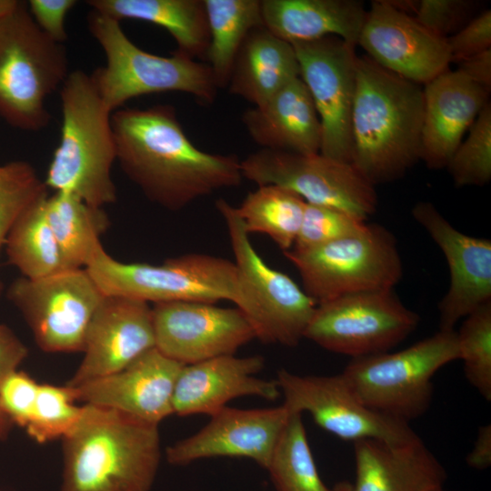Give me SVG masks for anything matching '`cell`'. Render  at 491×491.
Masks as SVG:
<instances>
[{
    "instance_id": "cell-1",
    "label": "cell",
    "mask_w": 491,
    "mask_h": 491,
    "mask_svg": "<svg viewBox=\"0 0 491 491\" xmlns=\"http://www.w3.org/2000/svg\"><path fill=\"white\" fill-rule=\"evenodd\" d=\"M116 162L153 203L180 210L215 191L239 186L241 161L206 153L187 137L171 105L112 113Z\"/></svg>"
},
{
    "instance_id": "cell-2",
    "label": "cell",
    "mask_w": 491,
    "mask_h": 491,
    "mask_svg": "<svg viewBox=\"0 0 491 491\" xmlns=\"http://www.w3.org/2000/svg\"><path fill=\"white\" fill-rule=\"evenodd\" d=\"M424 91L357 56L352 110V160L374 185L401 178L421 158Z\"/></svg>"
},
{
    "instance_id": "cell-3",
    "label": "cell",
    "mask_w": 491,
    "mask_h": 491,
    "mask_svg": "<svg viewBox=\"0 0 491 491\" xmlns=\"http://www.w3.org/2000/svg\"><path fill=\"white\" fill-rule=\"evenodd\" d=\"M60 491H149L161 458L158 425L85 404L63 438Z\"/></svg>"
},
{
    "instance_id": "cell-4",
    "label": "cell",
    "mask_w": 491,
    "mask_h": 491,
    "mask_svg": "<svg viewBox=\"0 0 491 491\" xmlns=\"http://www.w3.org/2000/svg\"><path fill=\"white\" fill-rule=\"evenodd\" d=\"M60 140L45 184L55 192L73 194L104 207L116 200L112 167L116 148L112 112L104 104L91 75L75 70L60 87Z\"/></svg>"
},
{
    "instance_id": "cell-5",
    "label": "cell",
    "mask_w": 491,
    "mask_h": 491,
    "mask_svg": "<svg viewBox=\"0 0 491 491\" xmlns=\"http://www.w3.org/2000/svg\"><path fill=\"white\" fill-rule=\"evenodd\" d=\"M87 21L106 61L91 76L112 113L133 98L155 93H186L202 105L215 100L218 87L206 63L177 51L171 56L145 52L127 37L120 22L95 11L89 13Z\"/></svg>"
},
{
    "instance_id": "cell-6",
    "label": "cell",
    "mask_w": 491,
    "mask_h": 491,
    "mask_svg": "<svg viewBox=\"0 0 491 491\" xmlns=\"http://www.w3.org/2000/svg\"><path fill=\"white\" fill-rule=\"evenodd\" d=\"M85 269L105 296L148 304L228 300L242 312L247 307L235 263L211 255L190 253L150 265L118 261L101 247Z\"/></svg>"
},
{
    "instance_id": "cell-7",
    "label": "cell",
    "mask_w": 491,
    "mask_h": 491,
    "mask_svg": "<svg viewBox=\"0 0 491 491\" xmlns=\"http://www.w3.org/2000/svg\"><path fill=\"white\" fill-rule=\"evenodd\" d=\"M69 73L65 45L37 26L26 3L19 1L0 18V116L10 125L46 127L51 116L45 100Z\"/></svg>"
},
{
    "instance_id": "cell-8",
    "label": "cell",
    "mask_w": 491,
    "mask_h": 491,
    "mask_svg": "<svg viewBox=\"0 0 491 491\" xmlns=\"http://www.w3.org/2000/svg\"><path fill=\"white\" fill-rule=\"evenodd\" d=\"M457 359L456 331L439 329L396 352L351 358L341 374L368 407L409 423L429 409L435 374Z\"/></svg>"
},
{
    "instance_id": "cell-9",
    "label": "cell",
    "mask_w": 491,
    "mask_h": 491,
    "mask_svg": "<svg viewBox=\"0 0 491 491\" xmlns=\"http://www.w3.org/2000/svg\"><path fill=\"white\" fill-rule=\"evenodd\" d=\"M284 254L316 304L355 293L393 289L403 276L396 239L379 224L366 223L335 241Z\"/></svg>"
},
{
    "instance_id": "cell-10",
    "label": "cell",
    "mask_w": 491,
    "mask_h": 491,
    "mask_svg": "<svg viewBox=\"0 0 491 491\" xmlns=\"http://www.w3.org/2000/svg\"><path fill=\"white\" fill-rule=\"evenodd\" d=\"M215 206L226 225L241 283L247 296V317L266 344L296 346L304 338L316 302L290 276L269 266L249 239L236 207L225 199Z\"/></svg>"
},
{
    "instance_id": "cell-11",
    "label": "cell",
    "mask_w": 491,
    "mask_h": 491,
    "mask_svg": "<svg viewBox=\"0 0 491 491\" xmlns=\"http://www.w3.org/2000/svg\"><path fill=\"white\" fill-rule=\"evenodd\" d=\"M419 321L393 289L360 292L317 304L304 338L355 358L388 352L413 333Z\"/></svg>"
},
{
    "instance_id": "cell-12",
    "label": "cell",
    "mask_w": 491,
    "mask_h": 491,
    "mask_svg": "<svg viewBox=\"0 0 491 491\" xmlns=\"http://www.w3.org/2000/svg\"><path fill=\"white\" fill-rule=\"evenodd\" d=\"M105 295L85 268L15 279L7 297L20 310L38 346L49 353L82 352L87 326Z\"/></svg>"
},
{
    "instance_id": "cell-13",
    "label": "cell",
    "mask_w": 491,
    "mask_h": 491,
    "mask_svg": "<svg viewBox=\"0 0 491 491\" xmlns=\"http://www.w3.org/2000/svg\"><path fill=\"white\" fill-rule=\"evenodd\" d=\"M243 178L275 185L306 203L336 207L366 221L377 207L375 185L349 162L317 154L260 149L241 161Z\"/></svg>"
},
{
    "instance_id": "cell-14",
    "label": "cell",
    "mask_w": 491,
    "mask_h": 491,
    "mask_svg": "<svg viewBox=\"0 0 491 491\" xmlns=\"http://www.w3.org/2000/svg\"><path fill=\"white\" fill-rule=\"evenodd\" d=\"M276 381L291 413H308L317 426L343 440L405 444L420 438L409 423L365 405L342 374L301 376L281 369Z\"/></svg>"
},
{
    "instance_id": "cell-15",
    "label": "cell",
    "mask_w": 491,
    "mask_h": 491,
    "mask_svg": "<svg viewBox=\"0 0 491 491\" xmlns=\"http://www.w3.org/2000/svg\"><path fill=\"white\" fill-rule=\"evenodd\" d=\"M292 45L320 120V154L351 163L356 46L335 35Z\"/></svg>"
},
{
    "instance_id": "cell-16",
    "label": "cell",
    "mask_w": 491,
    "mask_h": 491,
    "mask_svg": "<svg viewBox=\"0 0 491 491\" xmlns=\"http://www.w3.org/2000/svg\"><path fill=\"white\" fill-rule=\"evenodd\" d=\"M155 348L165 356L191 365L235 355L256 338L246 315L237 307L201 301H173L152 306Z\"/></svg>"
},
{
    "instance_id": "cell-17",
    "label": "cell",
    "mask_w": 491,
    "mask_h": 491,
    "mask_svg": "<svg viewBox=\"0 0 491 491\" xmlns=\"http://www.w3.org/2000/svg\"><path fill=\"white\" fill-rule=\"evenodd\" d=\"M357 45L381 67L419 85L449 70L452 63L446 40L390 1L372 2Z\"/></svg>"
},
{
    "instance_id": "cell-18",
    "label": "cell",
    "mask_w": 491,
    "mask_h": 491,
    "mask_svg": "<svg viewBox=\"0 0 491 491\" xmlns=\"http://www.w3.org/2000/svg\"><path fill=\"white\" fill-rule=\"evenodd\" d=\"M412 216L446 259L450 279L438 304L439 329L454 330L459 320L491 301V240L460 232L428 201L416 203Z\"/></svg>"
},
{
    "instance_id": "cell-19",
    "label": "cell",
    "mask_w": 491,
    "mask_h": 491,
    "mask_svg": "<svg viewBox=\"0 0 491 491\" xmlns=\"http://www.w3.org/2000/svg\"><path fill=\"white\" fill-rule=\"evenodd\" d=\"M282 405L272 408L225 406L198 432L167 447V461L185 466L211 457H243L266 469L291 416Z\"/></svg>"
},
{
    "instance_id": "cell-20",
    "label": "cell",
    "mask_w": 491,
    "mask_h": 491,
    "mask_svg": "<svg viewBox=\"0 0 491 491\" xmlns=\"http://www.w3.org/2000/svg\"><path fill=\"white\" fill-rule=\"evenodd\" d=\"M154 347L149 304L125 296H105L87 326L84 357L67 385L75 387L120 371Z\"/></svg>"
},
{
    "instance_id": "cell-21",
    "label": "cell",
    "mask_w": 491,
    "mask_h": 491,
    "mask_svg": "<svg viewBox=\"0 0 491 491\" xmlns=\"http://www.w3.org/2000/svg\"><path fill=\"white\" fill-rule=\"evenodd\" d=\"M184 366L154 347L120 371L72 387L85 404L159 425L174 414V389Z\"/></svg>"
},
{
    "instance_id": "cell-22",
    "label": "cell",
    "mask_w": 491,
    "mask_h": 491,
    "mask_svg": "<svg viewBox=\"0 0 491 491\" xmlns=\"http://www.w3.org/2000/svg\"><path fill=\"white\" fill-rule=\"evenodd\" d=\"M264 366L259 355L221 356L184 366L174 389V414L212 416L229 401L246 396L276 400L281 394L276 381L256 376Z\"/></svg>"
},
{
    "instance_id": "cell-23",
    "label": "cell",
    "mask_w": 491,
    "mask_h": 491,
    "mask_svg": "<svg viewBox=\"0 0 491 491\" xmlns=\"http://www.w3.org/2000/svg\"><path fill=\"white\" fill-rule=\"evenodd\" d=\"M424 91L421 158L431 169L446 167L483 107L487 90L460 70H447L427 84Z\"/></svg>"
},
{
    "instance_id": "cell-24",
    "label": "cell",
    "mask_w": 491,
    "mask_h": 491,
    "mask_svg": "<svg viewBox=\"0 0 491 491\" xmlns=\"http://www.w3.org/2000/svg\"><path fill=\"white\" fill-rule=\"evenodd\" d=\"M353 491H433L446 471L421 438L405 444L376 439L354 442Z\"/></svg>"
},
{
    "instance_id": "cell-25",
    "label": "cell",
    "mask_w": 491,
    "mask_h": 491,
    "mask_svg": "<svg viewBox=\"0 0 491 491\" xmlns=\"http://www.w3.org/2000/svg\"><path fill=\"white\" fill-rule=\"evenodd\" d=\"M242 122L261 149L302 155L320 153V120L300 76L262 105L246 110Z\"/></svg>"
},
{
    "instance_id": "cell-26",
    "label": "cell",
    "mask_w": 491,
    "mask_h": 491,
    "mask_svg": "<svg viewBox=\"0 0 491 491\" xmlns=\"http://www.w3.org/2000/svg\"><path fill=\"white\" fill-rule=\"evenodd\" d=\"M261 12L263 25L291 45L335 35L356 46L367 11L356 0H261Z\"/></svg>"
},
{
    "instance_id": "cell-27",
    "label": "cell",
    "mask_w": 491,
    "mask_h": 491,
    "mask_svg": "<svg viewBox=\"0 0 491 491\" xmlns=\"http://www.w3.org/2000/svg\"><path fill=\"white\" fill-rule=\"evenodd\" d=\"M299 76L293 45L261 25L245 38L235 58L227 87L232 95L256 106Z\"/></svg>"
},
{
    "instance_id": "cell-28",
    "label": "cell",
    "mask_w": 491,
    "mask_h": 491,
    "mask_svg": "<svg viewBox=\"0 0 491 491\" xmlns=\"http://www.w3.org/2000/svg\"><path fill=\"white\" fill-rule=\"evenodd\" d=\"M93 11L118 22L141 20L165 28L175 39V51L206 60L210 42L204 0H88Z\"/></svg>"
},
{
    "instance_id": "cell-29",
    "label": "cell",
    "mask_w": 491,
    "mask_h": 491,
    "mask_svg": "<svg viewBox=\"0 0 491 491\" xmlns=\"http://www.w3.org/2000/svg\"><path fill=\"white\" fill-rule=\"evenodd\" d=\"M45 210L65 268H85L103 247L100 236L109 225L104 209L73 194L55 192L47 195Z\"/></svg>"
},
{
    "instance_id": "cell-30",
    "label": "cell",
    "mask_w": 491,
    "mask_h": 491,
    "mask_svg": "<svg viewBox=\"0 0 491 491\" xmlns=\"http://www.w3.org/2000/svg\"><path fill=\"white\" fill-rule=\"evenodd\" d=\"M210 42L206 53L218 88L227 86L235 58L248 33L263 25L261 0H204Z\"/></svg>"
},
{
    "instance_id": "cell-31",
    "label": "cell",
    "mask_w": 491,
    "mask_h": 491,
    "mask_svg": "<svg viewBox=\"0 0 491 491\" xmlns=\"http://www.w3.org/2000/svg\"><path fill=\"white\" fill-rule=\"evenodd\" d=\"M47 195L38 198L19 215L5 244L9 263L29 279L45 277L65 269L46 215Z\"/></svg>"
},
{
    "instance_id": "cell-32",
    "label": "cell",
    "mask_w": 491,
    "mask_h": 491,
    "mask_svg": "<svg viewBox=\"0 0 491 491\" xmlns=\"http://www.w3.org/2000/svg\"><path fill=\"white\" fill-rule=\"evenodd\" d=\"M306 205L292 190L267 185L250 192L236 211L248 235L265 234L286 252L294 246Z\"/></svg>"
},
{
    "instance_id": "cell-33",
    "label": "cell",
    "mask_w": 491,
    "mask_h": 491,
    "mask_svg": "<svg viewBox=\"0 0 491 491\" xmlns=\"http://www.w3.org/2000/svg\"><path fill=\"white\" fill-rule=\"evenodd\" d=\"M266 469L277 491H332L318 474L300 413L291 414Z\"/></svg>"
},
{
    "instance_id": "cell-34",
    "label": "cell",
    "mask_w": 491,
    "mask_h": 491,
    "mask_svg": "<svg viewBox=\"0 0 491 491\" xmlns=\"http://www.w3.org/2000/svg\"><path fill=\"white\" fill-rule=\"evenodd\" d=\"M456 337L466 380L486 401H490L491 301L464 318Z\"/></svg>"
},
{
    "instance_id": "cell-35",
    "label": "cell",
    "mask_w": 491,
    "mask_h": 491,
    "mask_svg": "<svg viewBox=\"0 0 491 491\" xmlns=\"http://www.w3.org/2000/svg\"><path fill=\"white\" fill-rule=\"evenodd\" d=\"M75 388L39 384L34 411L26 426L28 435L38 443L65 436L82 416L84 406L75 405Z\"/></svg>"
},
{
    "instance_id": "cell-36",
    "label": "cell",
    "mask_w": 491,
    "mask_h": 491,
    "mask_svg": "<svg viewBox=\"0 0 491 491\" xmlns=\"http://www.w3.org/2000/svg\"><path fill=\"white\" fill-rule=\"evenodd\" d=\"M446 168L456 186L486 185L491 179V104L481 110Z\"/></svg>"
},
{
    "instance_id": "cell-37",
    "label": "cell",
    "mask_w": 491,
    "mask_h": 491,
    "mask_svg": "<svg viewBox=\"0 0 491 491\" xmlns=\"http://www.w3.org/2000/svg\"><path fill=\"white\" fill-rule=\"evenodd\" d=\"M47 194V187L32 165L12 161L0 165V250L19 215ZM0 281V295L2 292Z\"/></svg>"
},
{
    "instance_id": "cell-38",
    "label": "cell",
    "mask_w": 491,
    "mask_h": 491,
    "mask_svg": "<svg viewBox=\"0 0 491 491\" xmlns=\"http://www.w3.org/2000/svg\"><path fill=\"white\" fill-rule=\"evenodd\" d=\"M366 221L332 206L306 203L292 250L305 251L361 229Z\"/></svg>"
},
{
    "instance_id": "cell-39",
    "label": "cell",
    "mask_w": 491,
    "mask_h": 491,
    "mask_svg": "<svg viewBox=\"0 0 491 491\" xmlns=\"http://www.w3.org/2000/svg\"><path fill=\"white\" fill-rule=\"evenodd\" d=\"M475 2L468 0L413 1L412 15L433 35L446 39L470 20Z\"/></svg>"
},
{
    "instance_id": "cell-40",
    "label": "cell",
    "mask_w": 491,
    "mask_h": 491,
    "mask_svg": "<svg viewBox=\"0 0 491 491\" xmlns=\"http://www.w3.org/2000/svg\"><path fill=\"white\" fill-rule=\"evenodd\" d=\"M39 384L17 370L0 384V409L11 422L26 427L33 415Z\"/></svg>"
},
{
    "instance_id": "cell-41",
    "label": "cell",
    "mask_w": 491,
    "mask_h": 491,
    "mask_svg": "<svg viewBox=\"0 0 491 491\" xmlns=\"http://www.w3.org/2000/svg\"><path fill=\"white\" fill-rule=\"evenodd\" d=\"M452 62H460L491 49V11L472 18L456 33L446 39Z\"/></svg>"
},
{
    "instance_id": "cell-42",
    "label": "cell",
    "mask_w": 491,
    "mask_h": 491,
    "mask_svg": "<svg viewBox=\"0 0 491 491\" xmlns=\"http://www.w3.org/2000/svg\"><path fill=\"white\" fill-rule=\"evenodd\" d=\"M76 4L75 0H30L27 7L37 26L53 41L63 44L67 38L65 16Z\"/></svg>"
},
{
    "instance_id": "cell-43",
    "label": "cell",
    "mask_w": 491,
    "mask_h": 491,
    "mask_svg": "<svg viewBox=\"0 0 491 491\" xmlns=\"http://www.w3.org/2000/svg\"><path fill=\"white\" fill-rule=\"evenodd\" d=\"M27 356V348L6 326L0 325V384Z\"/></svg>"
},
{
    "instance_id": "cell-44",
    "label": "cell",
    "mask_w": 491,
    "mask_h": 491,
    "mask_svg": "<svg viewBox=\"0 0 491 491\" xmlns=\"http://www.w3.org/2000/svg\"><path fill=\"white\" fill-rule=\"evenodd\" d=\"M465 75L488 92L491 91V49L458 62Z\"/></svg>"
},
{
    "instance_id": "cell-45",
    "label": "cell",
    "mask_w": 491,
    "mask_h": 491,
    "mask_svg": "<svg viewBox=\"0 0 491 491\" xmlns=\"http://www.w3.org/2000/svg\"><path fill=\"white\" fill-rule=\"evenodd\" d=\"M468 466L484 470L491 466V426H481L477 430L476 438L472 449L466 456Z\"/></svg>"
},
{
    "instance_id": "cell-46",
    "label": "cell",
    "mask_w": 491,
    "mask_h": 491,
    "mask_svg": "<svg viewBox=\"0 0 491 491\" xmlns=\"http://www.w3.org/2000/svg\"><path fill=\"white\" fill-rule=\"evenodd\" d=\"M18 2L17 0H0V18L10 13Z\"/></svg>"
},
{
    "instance_id": "cell-47",
    "label": "cell",
    "mask_w": 491,
    "mask_h": 491,
    "mask_svg": "<svg viewBox=\"0 0 491 491\" xmlns=\"http://www.w3.org/2000/svg\"><path fill=\"white\" fill-rule=\"evenodd\" d=\"M10 419L0 409V438H3L10 427Z\"/></svg>"
},
{
    "instance_id": "cell-48",
    "label": "cell",
    "mask_w": 491,
    "mask_h": 491,
    "mask_svg": "<svg viewBox=\"0 0 491 491\" xmlns=\"http://www.w3.org/2000/svg\"><path fill=\"white\" fill-rule=\"evenodd\" d=\"M332 491H353V485L348 481H340L334 486Z\"/></svg>"
},
{
    "instance_id": "cell-49",
    "label": "cell",
    "mask_w": 491,
    "mask_h": 491,
    "mask_svg": "<svg viewBox=\"0 0 491 491\" xmlns=\"http://www.w3.org/2000/svg\"><path fill=\"white\" fill-rule=\"evenodd\" d=\"M433 491H445V490H444V487H440V488H436V489H435Z\"/></svg>"
}]
</instances>
